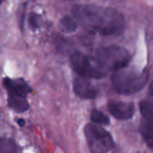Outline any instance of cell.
<instances>
[{
	"label": "cell",
	"instance_id": "cell-1",
	"mask_svg": "<svg viewBox=\"0 0 153 153\" xmlns=\"http://www.w3.org/2000/svg\"><path fill=\"white\" fill-rule=\"evenodd\" d=\"M73 16L86 30L101 36H118L126 26L124 15L112 7L96 4H75Z\"/></svg>",
	"mask_w": 153,
	"mask_h": 153
},
{
	"label": "cell",
	"instance_id": "cell-9",
	"mask_svg": "<svg viewBox=\"0 0 153 153\" xmlns=\"http://www.w3.org/2000/svg\"><path fill=\"white\" fill-rule=\"evenodd\" d=\"M7 103L12 109L20 113L26 111L29 108V104L26 100V97L20 96L13 93H8Z\"/></svg>",
	"mask_w": 153,
	"mask_h": 153
},
{
	"label": "cell",
	"instance_id": "cell-17",
	"mask_svg": "<svg viewBox=\"0 0 153 153\" xmlns=\"http://www.w3.org/2000/svg\"><path fill=\"white\" fill-rule=\"evenodd\" d=\"M149 93H150L151 95H152L153 96V80H152V83H151V86H150Z\"/></svg>",
	"mask_w": 153,
	"mask_h": 153
},
{
	"label": "cell",
	"instance_id": "cell-11",
	"mask_svg": "<svg viewBox=\"0 0 153 153\" xmlns=\"http://www.w3.org/2000/svg\"><path fill=\"white\" fill-rule=\"evenodd\" d=\"M59 28L65 33H73L78 29V22L74 16L65 15L59 21Z\"/></svg>",
	"mask_w": 153,
	"mask_h": 153
},
{
	"label": "cell",
	"instance_id": "cell-2",
	"mask_svg": "<svg viewBox=\"0 0 153 153\" xmlns=\"http://www.w3.org/2000/svg\"><path fill=\"white\" fill-rule=\"evenodd\" d=\"M149 73L145 70L121 69L112 75L111 82L115 91L120 94H134L140 91L147 83Z\"/></svg>",
	"mask_w": 153,
	"mask_h": 153
},
{
	"label": "cell",
	"instance_id": "cell-3",
	"mask_svg": "<svg viewBox=\"0 0 153 153\" xmlns=\"http://www.w3.org/2000/svg\"><path fill=\"white\" fill-rule=\"evenodd\" d=\"M95 59L106 71H118L127 66L131 60L130 53L122 47L111 45L96 51Z\"/></svg>",
	"mask_w": 153,
	"mask_h": 153
},
{
	"label": "cell",
	"instance_id": "cell-16",
	"mask_svg": "<svg viewBox=\"0 0 153 153\" xmlns=\"http://www.w3.org/2000/svg\"><path fill=\"white\" fill-rule=\"evenodd\" d=\"M25 9H26V6L25 4H23L22 6V12L20 13V19H19V22H20V27H21V30H23L24 29V16H25Z\"/></svg>",
	"mask_w": 153,
	"mask_h": 153
},
{
	"label": "cell",
	"instance_id": "cell-4",
	"mask_svg": "<svg viewBox=\"0 0 153 153\" xmlns=\"http://www.w3.org/2000/svg\"><path fill=\"white\" fill-rule=\"evenodd\" d=\"M85 135L91 153H108L114 146L111 135L100 126L87 125Z\"/></svg>",
	"mask_w": 153,
	"mask_h": 153
},
{
	"label": "cell",
	"instance_id": "cell-14",
	"mask_svg": "<svg viewBox=\"0 0 153 153\" xmlns=\"http://www.w3.org/2000/svg\"><path fill=\"white\" fill-rule=\"evenodd\" d=\"M91 119L94 124H98V125H108L109 124V118L103 114L102 112L99 111V110H93L91 112Z\"/></svg>",
	"mask_w": 153,
	"mask_h": 153
},
{
	"label": "cell",
	"instance_id": "cell-10",
	"mask_svg": "<svg viewBox=\"0 0 153 153\" xmlns=\"http://www.w3.org/2000/svg\"><path fill=\"white\" fill-rule=\"evenodd\" d=\"M140 133L150 147L153 148V119L143 118L140 125Z\"/></svg>",
	"mask_w": 153,
	"mask_h": 153
},
{
	"label": "cell",
	"instance_id": "cell-18",
	"mask_svg": "<svg viewBox=\"0 0 153 153\" xmlns=\"http://www.w3.org/2000/svg\"><path fill=\"white\" fill-rule=\"evenodd\" d=\"M19 123L21 124V126H23V125H22V124H23V121H22H22H19Z\"/></svg>",
	"mask_w": 153,
	"mask_h": 153
},
{
	"label": "cell",
	"instance_id": "cell-5",
	"mask_svg": "<svg viewBox=\"0 0 153 153\" xmlns=\"http://www.w3.org/2000/svg\"><path fill=\"white\" fill-rule=\"evenodd\" d=\"M71 64L74 70L86 79H100L106 76L107 71L97 62L85 55L75 52L71 56Z\"/></svg>",
	"mask_w": 153,
	"mask_h": 153
},
{
	"label": "cell",
	"instance_id": "cell-15",
	"mask_svg": "<svg viewBox=\"0 0 153 153\" xmlns=\"http://www.w3.org/2000/svg\"><path fill=\"white\" fill-rule=\"evenodd\" d=\"M28 24L29 27L30 28V30H37L39 26H40V18L38 14L31 13L29 16V20H28Z\"/></svg>",
	"mask_w": 153,
	"mask_h": 153
},
{
	"label": "cell",
	"instance_id": "cell-7",
	"mask_svg": "<svg viewBox=\"0 0 153 153\" xmlns=\"http://www.w3.org/2000/svg\"><path fill=\"white\" fill-rule=\"evenodd\" d=\"M74 92L82 99L91 100L97 96V90L94 85L86 78L78 77L74 82Z\"/></svg>",
	"mask_w": 153,
	"mask_h": 153
},
{
	"label": "cell",
	"instance_id": "cell-13",
	"mask_svg": "<svg viewBox=\"0 0 153 153\" xmlns=\"http://www.w3.org/2000/svg\"><path fill=\"white\" fill-rule=\"evenodd\" d=\"M0 153H17L14 142L8 138H2L0 142Z\"/></svg>",
	"mask_w": 153,
	"mask_h": 153
},
{
	"label": "cell",
	"instance_id": "cell-6",
	"mask_svg": "<svg viewBox=\"0 0 153 153\" xmlns=\"http://www.w3.org/2000/svg\"><path fill=\"white\" fill-rule=\"evenodd\" d=\"M108 109L112 116L119 120L130 119L134 114V105L132 102L111 100L108 102Z\"/></svg>",
	"mask_w": 153,
	"mask_h": 153
},
{
	"label": "cell",
	"instance_id": "cell-12",
	"mask_svg": "<svg viewBox=\"0 0 153 153\" xmlns=\"http://www.w3.org/2000/svg\"><path fill=\"white\" fill-rule=\"evenodd\" d=\"M140 111L143 118L153 119V100H145L140 104Z\"/></svg>",
	"mask_w": 153,
	"mask_h": 153
},
{
	"label": "cell",
	"instance_id": "cell-8",
	"mask_svg": "<svg viewBox=\"0 0 153 153\" xmlns=\"http://www.w3.org/2000/svg\"><path fill=\"white\" fill-rule=\"evenodd\" d=\"M4 85L7 93H13L20 96L26 97L30 91V88L28 83L22 79H4Z\"/></svg>",
	"mask_w": 153,
	"mask_h": 153
}]
</instances>
